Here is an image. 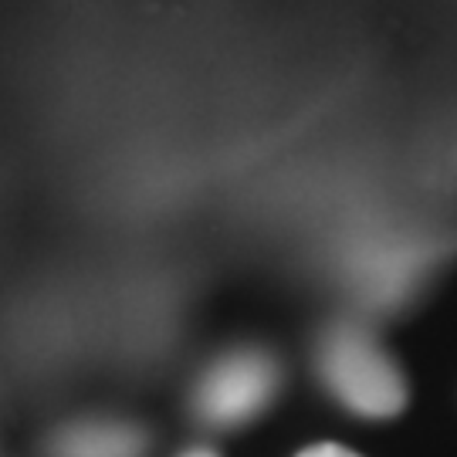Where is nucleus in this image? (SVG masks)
I'll list each match as a JSON object with an SVG mask.
<instances>
[{"label":"nucleus","instance_id":"nucleus-1","mask_svg":"<svg viewBox=\"0 0 457 457\" xmlns=\"http://www.w3.org/2000/svg\"><path fill=\"white\" fill-rule=\"evenodd\" d=\"M319 373L339 403L360 417H396L407 407V383L383 345L360 326H336L319 345Z\"/></svg>","mask_w":457,"mask_h":457},{"label":"nucleus","instance_id":"nucleus-2","mask_svg":"<svg viewBox=\"0 0 457 457\" xmlns=\"http://www.w3.org/2000/svg\"><path fill=\"white\" fill-rule=\"evenodd\" d=\"M278 390V366L268 353L241 349L211 366L196 390V410L217 427L245 424L258 417Z\"/></svg>","mask_w":457,"mask_h":457},{"label":"nucleus","instance_id":"nucleus-3","mask_svg":"<svg viewBox=\"0 0 457 457\" xmlns=\"http://www.w3.org/2000/svg\"><path fill=\"white\" fill-rule=\"evenodd\" d=\"M146 447V437L129 424H79L65 430L54 447L51 457H139Z\"/></svg>","mask_w":457,"mask_h":457},{"label":"nucleus","instance_id":"nucleus-4","mask_svg":"<svg viewBox=\"0 0 457 457\" xmlns=\"http://www.w3.org/2000/svg\"><path fill=\"white\" fill-rule=\"evenodd\" d=\"M298 457H360V454L343 447V444H315V447H305Z\"/></svg>","mask_w":457,"mask_h":457},{"label":"nucleus","instance_id":"nucleus-5","mask_svg":"<svg viewBox=\"0 0 457 457\" xmlns=\"http://www.w3.org/2000/svg\"><path fill=\"white\" fill-rule=\"evenodd\" d=\"M183 457H217L213 451H190V454H183Z\"/></svg>","mask_w":457,"mask_h":457}]
</instances>
